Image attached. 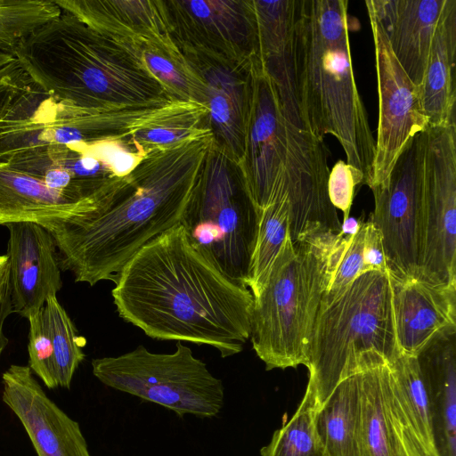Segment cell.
I'll list each match as a JSON object with an SVG mask.
<instances>
[{
  "label": "cell",
  "mask_w": 456,
  "mask_h": 456,
  "mask_svg": "<svg viewBox=\"0 0 456 456\" xmlns=\"http://www.w3.org/2000/svg\"><path fill=\"white\" fill-rule=\"evenodd\" d=\"M114 284L119 317L152 338L210 346L225 358L250 338L251 291L197 248L182 224L141 248Z\"/></svg>",
  "instance_id": "1"
},
{
  "label": "cell",
  "mask_w": 456,
  "mask_h": 456,
  "mask_svg": "<svg viewBox=\"0 0 456 456\" xmlns=\"http://www.w3.org/2000/svg\"><path fill=\"white\" fill-rule=\"evenodd\" d=\"M214 143L208 133L151 149L130 174L102 183L86 218L44 226L61 270L90 286L114 282L141 248L181 224Z\"/></svg>",
  "instance_id": "2"
},
{
  "label": "cell",
  "mask_w": 456,
  "mask_h": 456,
  "mask_svg": "<svg viewBox=\"0 0 456 456\" xmlns=\"http://www.w3.org/2000/svg\"><path fill=\"white\" fill-rule=\"evenodd\" d=\"M13 53L33 82L82 109L109 111L174 101L137 50L63 11L26 36Z\"/></svg>",
  "instance_id": "3"
},
{
  "label": "cell",
  "mask_w": 456,
  "mask_h": 456,
  "mask_svg": "<svg viewBox=\"0 0 456 456\" xmlns=\"http://www.w3.org/2000/svg\"><path fill=\"white\" fill-rule=\"evenodd\" d=\"M356 25L346 0H297V90L305 130L322 141L336 137L346 162L369 187L375 138L353 69L349 35Z\"/></svg>",
  "instance_id": "4"
},
{
  "label": "cell",
  "mask_w": 456,
  "mask_h": 456,
  "mask_svg": "<svg viewBox=\"0 0 456 456\" xmlns=\"http://www.w3.org/2000/svg\"><path fill=\"white\" fill-rule=\"evenodd\" d=\"M353 235L327 233L292 241L288 233L254 297L249 338L267 370L305 366L322 296Z\"/></svg>",
  "instance_id": "5"
},
{
  "label": "cell",
  "mask_w": 456,
  "mask_h": 456,
  "mask_svg": "<svg viewBox=\"0 0 456 456\" xmlns=\"http://www.w3.org/2000/svg\"><path fill=\"white\" fill-rule=\"evenodd\" d=\"M399 354L390 275L366 272L338 293L323 294L308 349L305 395L319 410L341 380L390 364Z\"/></svg>",
  "instance_id": "6"
},
{
  "label": "cell",
  "mask_w": 456,
  "mask_h": 456,
  "mask_svg": "<svg viewBox=\"0 0 456 456\" xmlns=\"http://www.w3.org/2000/svg\"><path fill=\"white\" fill-rule=\"evenodd\" d=\"M181 224L197 248L247 286L258 213L237 165L216 142Z\"/></svg>",
  "instance_id": "7"
},
{
  "label": "cell",
  "mask_w": 456,
  "mask_h": 456,
  "mask_svg": "<svg viewBox=\"0 0 456 456\" xmlns=\"http://www.w3.org/2000/svg\"><path fill=\"white\" fill-rule=\"evenodd\" d=\"M93 374L102 384L175 411L212 418L222 410L224 387L191 349L177 341L170 354L143 346L92 361Z\"/></svg>",
  "instance_id": "8"
},
{
  "label": "cell",
  "mask_w": 456,
  "mask_h": 456,
  "mask_svg": "<svg viewBox=\"0 0 456 456\" xmlns=\"http://www.w3.org/2000/svg\"><path fill=\"white\" fill-rule=\"evenodd\" d=\"M425 131L411 138L387 182L373 191L370 221L379 231L392 279H419L423 241V156Z\"/></svg>",
  "instance_id": "9"
},
{
  "label": "cell",
  "mask_w": 456,
  "mask_h": 456,
  "mask_svg": "<svg viewBox=\"0 0 456 456\" xmlns=\"http://www.w3.org/2000/svg\"><path fill=\"white\" fill-rule=\"evenodd\" d=\"M419 279L456 284V125L425 131Z\"/></svg>",
  "instance_id": "10"
},
{
  "label": "cell",
  "mask_w": 456,
  "mask_h": 456,
  "mask_svg": "<svg viewBox=\"0 0 456 456\" xmlns=\"http://www.w3.org/2000/svg\"><path fill=\"white\" fill-rule=\"evenodd\" d=\"M372 32L379 95L375 158L369 188L377 191L387 182L391 170L409 141L428 127L419 86L409 78L388 44L372 9L365 3Z\"/></svg>",
  "instance_id": "11"
},
{
  "label": "cell",
  "mask_w": 456,
  "mask_h": 456,
  "mask_svg": "<svg viewBox=\"0 0 456 456\" xmlns=\"http://www.w3.org/2000/svg\"><path fill=\"white\" fill-rule=\"evenodd\" d=\"M181 50L242 63L259 60L251 0H166Z\"/></svg>",
  "instance_id": "12"
},
{
  "label": "cell",
  "mask_w": 456,
  "mask_h": 456,
  "mask_svg": "<svg viewBox=\"0 0 456 456\" xmlns=\"http://www.w3.org/2000/svg\"><path fill=\"white\" fill-rule=\"evenodd\" d=\"M329 172L323 141L289 124L288 153L281 178L289 200L292 241L340 233L342 223L328 194Z\"/></svg>",
  "instance_id": "13"
},
{
  "label": "cell",
  "mask_w": 456,
  "mask_h": 456,
  "mask_svg": "<svg viewBox=\"0 0 456 456\" xmlns=\"http://www.w3.org/2000/svg\"><path fill=\"white\" fill-rule=\"evenodd\" d=\"M288 126L273 84L256 67L244 151L237 164L258 216L269 204L285 165Z\"/></svg>",
  "instance_id": "14"
},
{
  "label": "cell",
  "mask_w": 456,
  "mask_h": 456,
  "mask_svg": "<svg viewBox=\"0 0 456 456\" xmlns=\"http://www.w3.org/2000/svg\"><path fill=\"white\" fill-rule=\"evenodd\" d=\"M181 51L206 83L208 123L215 142L237 165L244 151L256 67L260 61L233 63Z\"/></svg>",
  "instance_id": "15"
},
{
  "label": "cell",
  "mask_w": 456,
  "mask_h": 456,
  "mask_svg": "<svg viewBox=\"0 0 456 456\" xmlns=\"http://www.w3.org/2000/svg\"><path fill=\"white\" fill-rule=\"evenodd\" d=\"M2 380V400L21 422L37 456H91L79 424L46 395L28 366L11 365Z\"/></svg>",
  "instance_id": "16"
},
{
  "label": "cell",
  "mask_w": 456,
  "mask_h": 456,
  "mask_svg": "<svg viewBox=\"0 0 456 456\" xmlns=\"http://www.w3.org/2000/svg\"><path fill=\"white\" fill-rule=\"evenodd\" d=\"M107 178L56 190L0 164V224L27 222L44 227L79 221L91 213L100 185Z\"/></svg>",
  "instance_id": "17"
},
{
  "label": "cell",
  "mask_w": 456,
  "mask_h": 456,
  "mask_svg": "<svg viewBox=\"0 0 456 456\" xmlns=\"http://www.w3.org/2000/svg\"><path fill=\"white\" fill-rule=\"evenodd\" d=\"M5 226L12 313L28 319L61 289L57 247L40 224L22 222Z\"/></svg>",
  "instance_id": "18"
},
{
  "label": "cell",
  "mask_w": 456,
  "mask_h": 456,
  "mask_svg": "<svg viewBox=\"0 0 456 456\" xmlns=\"http://www.w3.org/2000/svg\"><path fill=\"white\" fill-rule=\"evenodd\" d=\"M391 281L400 354L418 356L436 338L456 332V284Z\"/></svg>",
  "instance_id": "19"
},
{
  "label": "cell",
  "mask_w": 456,
  "mask_h": 456,
  "mask_svg": "<svg viewBox=\"0 0 456 456\" xmlns=\"http://www.w3.org/2000/svg\"><path fill=\"white\" fill-rule=\"evenodd\" d=\"M261 66L274 86L285 119L305 130L296 74L297 0H251Z\"/></svg>",
  "instance_id": "20"
},
{
  "label": "cell",
  "mask_w": 456,
  "mask_h": 456,
  "mask_svg": "<svg viewBox=\"0 0 456 456\" xmlns=\"http://www.w3.org/2000/svg\"><path fill=\"white\" fill-rule=\"evenodd\" d=\"M61 11L140 53L172 36L166 0H55Z\"/></svg>",
  "instance_id": "21"
},
{
  "label": "cell",
  "mask_w": 456,
  "mask_h": 456,
  "mask_svg": "<svg viewBox=\"0 0 456 456\" xmlns=\"http://www.w3.org/2000/svg\"><path fill=\"white\" fill-rule=\"evenodd\" d=\"M446 0H367L396 60L421 85L434 34Z\"/></svg>",
  "instance_id": "22"
},
{
  "label": "cell",
  "mask_w": 456,
  "mask_h": 456,
  "mask_svg": "<svg viewBox=\"0 0 456 456\" xmlns=\"http://www.w3.org/2000/svg\"><path fill=\"white\" fill-rule=\"evenodd\" d=\"M456 0H446L419 86L428 126L456 125Z\"/></svg>",
  "instance_id": "23"
},
{
  "label": "cell",
  "mask_w": 456,
  "mask_h": 456,
  "mask_svg": "<svg viewBox=\"0 0 456 456\" xmlns=\"http://www.w3.org/2000/svg\"><path fill=\"white\" fill-rule=\"evenodd\" d=\"M427 388L436 450L456 456V332L442 336L417 356Z\"/></svg>",
  "instance_id": "24"
},
{
  "label": "cell",
  "mask_w": 456,
  "mask_h": 456,
  "mask_svg": "<svg viewBox=\"0 0 456 456\" xmlns=\"http://www.w3.org/2000/svg\"><path fill=\"white\" fill-rule=\"evenodd\" d=\"M360 374L362 455L408 456L394 413L389 365L369 368Z\"/></svg>",
  "instance_id": "25"
},
{
  "label": "cell",
  "mask_w": 456,
  "mask_h": 456,
  "mask_svg": "<svg viewBox=\"0 0 456 456\" xmlns=\"http://www.w3.org/2000/svg\"><path fill=\"white\" fill-rule=\"evenodd\" d=\"M361 374L341 380L317 411L316 429L328 456H362Z\"/></svg>",
  "instance_id": "26"
},
{
  "label": "cell",
  "mask_w": 456,
  "mask_h": 456,
  "mask_svg": "<svg viewBox=\"0 0 456 456\" xmlns=\"http://www.w3.org/2000/svg\"><path fill=\"white\" fill-rule=\"evenodd\" d=\"M208 133H212L208 106L172 101L146 125L122 141L134 151L145 154L151 149L183 142Z\"/></svg>",
  "instance_id": "27"
},
{
  "label": "cell",
  "mask_w": 456,
  "mask_h": 456,
  "mask_svg": "<svg viewBox=\"0 0 456 456\" xmlns=\"http://www.w3.org/2000/svg\"><path fill=\"white\" fill-rule=\"evenodd\" d=\"M140 56L148 70L174 101L208 106L204 79L190 63L172 36L141 49Z\"/></svg>",
  "instance_id": "28"
},
{
  "label": "cell",
  "mask_w": 456,
  "mask_h": 456,
  "mask_svg": "<svg viewBox=\"0 0 456 456\" xmlns=\"http://www.w3.org/2000/svg\"><path fill=\"white\" fill-rule=\"evenodd\" d=\"M289 233V200L281 178L269 204L260 212L247 287L254 297L262 291Z\"/></svg>",
  "instance_id": "29"
},
{
  "label": "cell",
  "mask_w": 456,
  "mask_h": 456,
  "mask_svg": "<svg viewBox=\"0 0 456 456\" xmlns=\"http://www.w3.org/2000/svg\"><path fill=\"white\" fill-rule=\"evenodd\" d=\"M388 365L395 405L425 445L436 450L428 395L417 356L399 354Z\"/></svg>",
  "instance_id": "30"
},
{
  "label": "cell",
  "mask_w": 456,
  "mask_h": 456,
  "mask_svg": "<svg viewBox=\"0 0 456 456\" xmlns=\"http://www.w3.org/2000/svg\"><path fill=\"white\" fill-rule=\"evenodd\" d=\"M42 316L53 346L57 386L69 388L75 371L85 358L86 339L77 334L57 297L47 299Z\"/></svg>",
  "instance_id": "31"
},
{
  "label": "cell",
  "mask_w": 456,
  "mask_h": 456,
  "mask_svg": "<svg viewBox=\"0 0 456 456\" xmlns=\"http://www.w3.org/2000/svg\"><path fill=\"white\" fill-rule=\"evenodd\" d=\"M317 408L304 395L289 421L273 434L269 444L260 450L261 456H328L317 433Z\"/></svg>",
  "instance_id": "32"
},
{
  "label": "cell",
  "mask_w": 456,
  "mask_h": 456,
  "mask_svg": "<svg viewBox=\"0 0 456 456\" xmlns=\"http://www.w3.org/2000/svg\"><path fill=\"white\" fill-rule=\"evenodd\" d=\"M28 367L48 388L58 387L54 368L53 351L49 333L44 323L42 310L28 318Z\"/></svg>",
  "instance_id": "33"
},
{
  "label": "cell",
  "mask_w": 456,
  "mask_h": 456,
  "mask_svg": "<svg viewBox=\"0 0 456 456\" xmlns=\"http://www.w3.org/2000/svg\"><path fill=\"white\" fill-rule=\"evenodd\" d=\"M69 148L95 158L113 176L118 177L130 174L145 155L133 151L118 139H105Z\"/></svg>",
  "instance_id": "34"
},
{
  "label": "cell",
  "mask_w": 456,
  "mask_h": 456,
  "mask_svg": "<svg viewBox=\"0 0 456 456\" xmlns=\"http://www.w3.org/2000/svg\"><path fill=\"white\" fill-rule=\"evenodd\" d=\"M365 222H362L357 232L352 236L349 244L332 275L325 291L334 295L343 290L358 276L369 272L364 257Z\"/></svg>",
  "instance_id": "35"
},
{
  "label": "cell",
  "mask_w": 456,
  "mask_h": 456,
  "mask_svg": "<svg viewBox=\"0 0 456 456\" xmlns=\"http://www.w3.org/2000/svg\"><path fill=\"white\" fill-rule=\"evenodd\" d=\"M362 183L363 174L342 159L338 160L330 170L328 194L336 209L342 211V223L349 217L356 186Z\"/></svg>",
  "instance_id": "36"
},
{
  "label": "cell",
  "mask_w": 456,
  "mask_h": 456,
  "mask_svg": "<svg viewBox=\"0 0 456 456\" xmlns=\"http://www.w3.org/2000/svg\"><path fill=\"white\" fill-rule=\"evenodd\" d=\"M364 257L370 271L388 273L381 234L370 220L365 222Z\"/></svg>",
  "instance_id": "37"
},
{
  "label": "cell",
  "mask_w": 456,
  "mask_h": 456,
  "mask_svg": "<svg viewBox=\"0 0 456 456\" xmlns=\"http://www.w3.org/2000/svg\"><path fill=\"white\" fill-rule=\"evenodd\" d=\"M392 395V391H391ZM392 403L394 413L396 419L398 431L404 445L408 456H440L437 450L431 449L425 445V444L419 438L410 425L407 423L405 418L401 411L395 405L393 396Z\"/></svg>",
  "instance_id": "38"
},
{
  "label": "cell",
  "mask_w": 456,
  "mask_h": 456,
  "mask_svg": "<svg viewBox=\"0 0 456 456\" xmlns=\"http://www.w3.org/2000/svg\"><path fill=\"white\" fill-rule=\"evenodd\" d=\"M25 78L26 73L17 59L0 70V116Z\"/></svg>",
  "instance_id": "39"
},
{
  "label": "cell",
  "mask_w": 456,
  "mask_h": 456,
  "mask_svg": "<svg viewBox=\"0 0 456 456\" xmlns=\"http://www.w3.org/2000/svg\"><path fill=\"white\" fill-rule=\"evenodd\" d=\"M12 313L10 286L0 293V358L8 345V338L4 333V323L8 316Z\"/></svg>",
  "instance_id": "40"
},
{
  "label": "cell",
  "mask_w": 456,
  "mask_h": 456,
  "mask_svg": "<svg viewBox=\"0 0 456 456\" xmlns=\"http://www.w3.org/2000/svg\"><path fill=\"white\" fill-rule=\"evenodd\" d=\"M9 286V261L6 255H0V293Z\"/></svg>",
  "instance_id": "41"
},
{
  "label": "cell",
  "mask_w": 456,
  "mask_h": 456,
  "mask_svg": "<svg viewBox=\"0 0 456 456\" xmlns=\"http://www.w3.org/2000/svg\"><path fill=\"white\" fill-rule=\"evenodd\" d=\"M16 57L12 50L0 49V70L14 61Z\"/></svg>",
  "instance_id": "42"
}]
</instances>
